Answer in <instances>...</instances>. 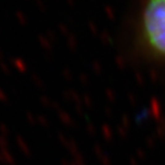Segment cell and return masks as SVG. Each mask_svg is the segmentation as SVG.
<instances>
[{"label": "cell", "instance_id": "1", "mask_svg": "<svg viewBox=\"0 0 165 165\" xmlns=\"http://www.w3.org/2000/svg\"><path fill=\"white\" fill-rule=\"evenodd\" d=\"M142 30L149 47L165 56V0H147Z\"/></svg>", "mask_w": 165, "mask_h": 165}]
</instances>
